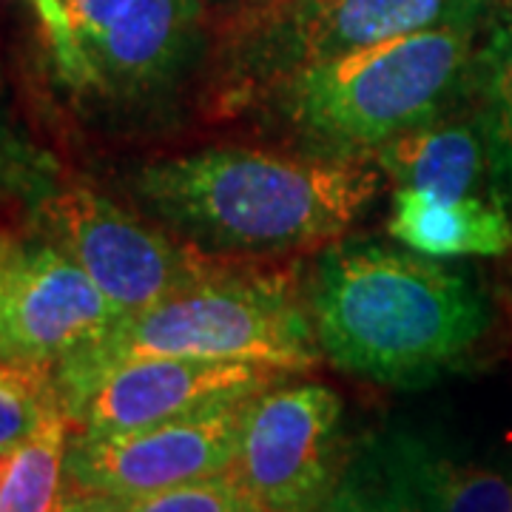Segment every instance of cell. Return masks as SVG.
<instances>
[{
    "label": "cell",
    "instance_id": "obj_1",
    "mask_svg": "<svg viewBox=\"0 0 512 512\" xmlns=\"http://www.w3.org/2000/svg\"><path fill=\"white\" fill-rule=\"evenodd\" d=\"M131 188L202 251L282 254L345 234L376 197L379 174L365 160L220 146L143 165Z\"/></svg>",
    "mask_w": 512,
    "mask_h": 512
},
{
    "label": "cell",
    "instance_id": "obj_2",
    "mask_svg": "<svg viewBox=\"0 0 512 512\" xmlns=\"http://www.w3.org/2000/svg\"><path fill=\"white\" fill-rule=\"evenodd\" d=\"M308 313L328 362L387 387L453 373L493 325L470 276L384 245L328 248L313 271Z\"/></svg>",
    "mask_w": 512,
    "mask_h": 512
},
{
    "label": "cell",
    "instance_id": "obj_3",
    "mask_svg": "<svg viewBox=\"0 0 512 512\" xmlns=\"http://www.w3.org/2000/svg\"><path fill=\"white\" fill-rule=\"evenodd\" d=\"M140 359H234L302 373L319 365L322 350L285 276L222 262L197 285L120 316L103 339L52 367L66 421L106 373Z\"/></svg>",
    "mask_w": 512,
    "mask_h": 512
},
{
    "label": "cell",
    "instance_id": "obj_4",
    "mask_svg": "<svg viewBox=\"0 0 512 512\" xmlns=\"http://www.w3.org/2000/svg\"><path fill=\"white\" fill-rule=\"evenodd\" d=\"M476 23H439L313 63L274 89L285 123L311 154L365 160L410 128L447 114L467 89Z\"/></svg>",
    "mask_w": 512,
    "mask_h": 512
},
{
    "label": "cell",
    "instance_id": "obj_5",
    "mask_svg": "<svg viewBox=\"0 0 512 512\" xmlns=\"http://www.w3.org/2000/svg\"><path fill=\"white\" fill-rule=\"evenodd\" d=\"M490 0H234L214 23L228 92L274 89L293 72L439 23H476Z\"/></svg>",
    "mask_w": 512,
    "mask_h": 512
},
{
    "label": "cell",
    "instance_id": "obj_6",
    "mask_svg": "<svg viewBox=\"0 0 512 512\" xmlns=\"http://www.w3.org/2000/svg\"><path fill=\"white\" fill-rule=\"evenodd\" d=\"M225 473L254 512H322L345 473L342 399L325 384L256 393Z\"/></svg>",
    "mask_w": 512,
    "mask_h": 512
},
{
    "label": "cell",
    "instance_id": "obj_7",
    "mask_svg": "<svg viewBox=\"0 0 512 512\" xmlns=\"http://www.w3.org/2000/svg\"><path fill=\"white\" fill-rule=\"evenodd\" d=\"M43 228L74 259L114 308L146 311L171 293L217 274L225 259H211L194 242H174L92 188H69L43 202Z\"/></svg>",
    "mask_w": 512,
    "mask_h": 512
},
{
    "label": "cell",
    "instance_id": "obj_8",
    "mask_svg": "<svg viewBox=\"0 0 512 512\" xmlns=\"http://www.w3.org/2000/svg\"><path fill=\"white\" fill-rule=\"evenodd\" d=\"M254 396H228L197 413L126 433H69L66 507L140 498L220 476L234 458L242 416Z\"/></svg>",
    "mask_w": 512,
    "mask_h": 512
},
{
    "label": "cell",
    "instance_id": "obj_9",
    "mask_svg": "<svg viewBox=\"0 0 512 512\" xmlns=\"http://www.w3.org/2000/svg\"><path fill=\"white\" fill-rule=\"evenodd\" d=\"M120 316L126 313L57 245H12L0 359L52 370L103 339Z\"/></svg>",
    "mask_w": 512,
    "mask_h": 512
},
{
    "label": "cell",
    "instance_id": "obj_10",
    "mask_svg": "<svg viewBox=\"0 0 512 512\" xmlns=\"http://www.w3.org/2000/svg\"><path fill=\"white\" fill-rule=\"evenodd\" d=\"M291 370L234 359H140L114 367L69 416L80 436H111L180 419L228 396H254Z\"/></svg>",
    "mask_w": 512,
    "mask_h": 512
},
{
    "label": "cell",
    "instance_id": "obj_11",
    "mask_svg": "<svg viewBox=\"0 0 512 512\" xmlns=\"http://www.w3.org/2000/svg\"><path fill=\"white\" fill-rule=\"evenodd\" d=\"M205 37V0H131L83 49L92 83L117 97H146L185 74Z\"/></svg>",
    "mask_w": 512,
    "mask_h": 512
},
{
    "label": "cell",
    "instance_id": "obj_12",
    "mask_svg": "<svg viewBox=\"0 0 512 512\" xmlns=\"http://www.w3.org/2000/svg\"><path fill=\"white\" fill-rule=\"evenodd\" d=\"M367 447L421 512H512V453L467 456L416 430H387Z\"/></svg>",
    "mask_w": 512,
    "mask_h": 512
},
{
    "label": "cell",
    "instance_id": "obj_13",
    "mask_svg": "<svg viewBox=\"0 0 512 512\" xmlns=\"http://www.w3.org/2000/svg\"><path fill=\"white\" fill-rule=\"evenodd\" d=\"M373 157L399 188H419L441 200H461L473 197L484 183L490 194L487 146L476 117L441 114L384 143Z\"/></svg>",
    "mask_w": 512,
    "mask_h": 512
},
{
    "label": "cell",
    "instance_id": "obj_14",
    "mask_svg": "<svg viewBox=\"0 0 512 512\" xmlns=\"http://www.w3.org/2000/svg\"><path fill=\"white\" fill-rule=\"evenodd\" d=\"M387 234L433 259L501 256L512 248L510 211L490 194L441 200L419 188H399Z\"/></svg>",
    "mask_w": 512,
    "mask_h": 512
},
{
    "label": "cell",
    "instance_id": "obj_15",
    "mask_svg": "<svg viewBox=\"0 0 512 512\" xmlns=\"http://www.w3.org/2000/svg\"><path fill=\"white\" fill-rule=\"evenodd\" d=\"M473 97L484 146L490 197L512 208V20L501 23L481 52H473L467 69V89Z\"/></svg>",
    "mask_w": 512,
    "mask_h": 512
},
{
    "label": "cell",
    "instance_id": "obj_16",
    "mask_svg": "<svg viewBox=\"0 0 512 512\" xmlns=\"http://www.w3.org/2000/svg\"><path fill=\"white\" fill-rule=\"evenodd\" d=\"M69 433L57 410L12 450L0 476V512H66Z\"/></svg>",
    "mask_w": 512,
    "mask_h": 512
},
{
    "label": "cell",
    "instance_id": "obj_17",
    "mask_svg": "<svg viewBox=\"0 0 512 512\" xmlns=\"http://www.w3.org/2000/svg\"><path fill=\"white\" fill-rule=\"evenodd\" d=\"M57 410L52 370L0 359V453L23 444Z\"/></svg>",
    "mask_w": 512,
    "mask_h": 512
},
{
    "label": "cell",
    "instance_id": "obj_18",
    "mask_svg": "<svg viewBox=\"0 0 512 512\" xmlns=\"http://www.w3.org/2000/svg\"><path fill=\"white\" fill-rule=\"evenodd\" d=\"M66 512H254L228 473L123 501H80Z\"/></svg>",
    "mask_w": 512,
    "mask_h": 512
},
{
    "label": "cell",
    "instance_id": "obj_19",
    "mask_svg": "<svg viewBox=\"0 0 512 512\" xmlns=\"http://www.w3.org/2000/svg\"><path fill=\"white\" fill-rule=\"evenodd\" d=\"M322 512H421L402 484L387 473L376 453L365 447L345 464Z\"/></svg>",
    "mask_w": 512,
    "mask_h": 512
},
{
    "label": "cell",
    "instance_id": "obj_20",
    "mask_svg": "<svg viewBox=\"0 0 512 512\" xmlns=\"http://www.w3.org/2000/svg\"><path fill=\"white\" fill-rule=\"evenodd\" d=\"M32 6L37 9V15H40L46 32H49L60 72L66 74L69 83H74V86L92 83V63H89V55H86L80 37L74 32V23L69 18L66 0H32Z\"/></svg>",
    "mask_w": 512,
    "mask_h": 512
},
{
    "label": "cell",
    "instance_id": "obj_21",
    "mask_svg": "<svg viewBox=\"0 0 512 512\" xmlns=\"http://www.w3.org/2000/svg\"><path fill=\"white\" fill-rule=\"evenodd\" d=\"M128 3L131 0H66V9H69V18H72L80 43L86 46L94 37L103 35L106 26L126 9Z\"/></svg>",
    "mask_w": 512,
    "mask_h": 512
},
{
    "label": "cell",
    "instance_id": "obj_22",
    "mask_svg": "<svg viewBox=\"0 0 512 512\" xmlns=\"http://www.w3.org/2000/svg\"><path fill=\"white\" fill-rule=\"evenodd\" d=\"M37 174L40 165L32 160V151L0 123V188H26L35 183Z\"/></svg>",
    "mask_w": 512,
    "mask_h": 512
},
{
    "label": "cell",
    "instance_id": "obj_23",
    "mask_svg": "<svg viewBox=\"0 0 512 512\" xmlns=\"http://www.w3.org/2000/svg\"><path fill=\"white\" fill-rule=\"evenodd\" d=\"M15 239L0 237V330H3V305H6V276H9V256Z\"/></svg>",
    "mask_w": 512,
    "mask_h": 512
},
{
    "label": "cell",
    "instance_id": "obj_24",
    "mask_svg": "<svg viewBox=\"0 0 512 512\" xmlns=\"http://www.w3.org/2000/svg\"><path fill=\"white\" fill-rule=\"evenodd\" d=\"M504 9L510 12V20H512V0H504Z\"/></svg>",
    "mask_w": 512,
    "mask_h": 512
},
{
    "label": "cell",
    "instance_id": "obj_25",
    "mask_svg": "<svg viewBox=\"0 0 512 512\" xmlns=\"http://www.w3.org/2000/svg\"><path fill=\"white\" fill-rule=\"evenodd\" d=\"M217 3H220V6H225V3H234V0H217Z\"/></svg>",
    "mask_w": 512,
    "mask_h": 512
}]
</instances>
